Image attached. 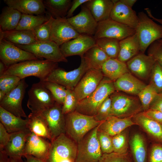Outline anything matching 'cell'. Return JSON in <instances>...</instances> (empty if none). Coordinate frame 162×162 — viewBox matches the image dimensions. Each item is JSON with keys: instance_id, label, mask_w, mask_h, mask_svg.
<instances>
[{"instance_id": "35", "label": "cell", "mask_w": 162, "mask_h": 162, "mask_svg": "<svg viewBox=\"0 0 162 162\" xmlns=\"http://www.w3.org/2000/svg\"><path fill=\"white\" fill-rule=\"evenodd\" d=\"M43 2L48 14L54 19L66 17L72 2L70 0H45Z\"/></svg>"}, {"instance_id": "15", "label": "cell", "mask_w": 162, "mask_h": 162, "mask_svg": "<svg viewBox=\"0 0 162 162\" xmlns=\"http://www.w3.org/2000/svg\"><path fill=\"white\" fill-rule=\"evenodd\" d=\"M62 106L56 102L52 106L41 113L47 124L51 141L61 134H65V117L62 113Z\"/></svg>"}, {"instance_id": "8", "label": "cell", "mask_w": 162, "mask_h": 162, "mask_svg": "<svg viewBox=\"0 0 162 162\" xmlns=\"http://www.w3.org/2000/svg\"><path fill=\"white\" fill-rule=\"evenodd\" d=\"M90 68L82 56L79 67L67 71L60 68L54 69L43 81L53 82L62 86L66 89L74 90L86 71Z\"/></svg>"}, {"instance_id": "43", "label": "cell", "mask_w": 162, "mask_h": 162, "mask_svg": "<svg viewBox=\"0 0 162 162\" xmlns=\"http://www.w3.org/2000/svg\"><path fill=\"white\" fill-rule=\"evenodd\" d=\"M149 80V83L158 93L162 92V68L156 61L152 68Z\"/></svg>"}, {"instance_id": "55", "label": "cell", "mask_w": 162, "mask_h": 162, "mask_svg": "<svg viewBox=\"0 0 162 162\" xmlns=\"http://www.w3.org/2000/svg\"><path fill=\"white\" fill-rule=\"evenodd\" d=\"M0 162H10L9 157L3 149H0Z\"/></svg>"}, {"instance_id": "21", "label": "cell", "mask_w": 162, "mask_h": 162, "mask_svg": "<svg viewBox=\"0 0 162 162\" xmlns=\"http://www.w3.org/2000/svg\"><path fill=\"white\" fill-rule=\"evenodd\" d=\"M51 145V142L49 140L31 132L26 140L24 156L31 155L46 161Z\"/></svg>"}, {"instance_id": "47", "label": "cell", "mask_w": 162, "mask_h": 162, "mask_svg": "<svg viewBox=\"0 0 162 162\" xmlns=\"http://www.w3.org/2000/svg\"><path fill=\"white\" fill-rule=\"evenodd\" d=\"M67 90V94L62 107V113L64 115L75 111L78 102L74 91Z\"/></svg>"}, {"instance_id": "37", "label": "cell", "mask_w": 162, "mask_h": 162, "mask_svg": "<svg viewBox=\"0 0 162 162\" xmlns=\"http://www.w3.org/2000/svg\"><path fill=\"white\" fill-rule=\"evenodd\" d=\"M50 16L49 14L34 15L22 14L15 30L34 31L39 25L48 21Z\"/></svg>"}, {"instance_id": "13", "label": "cell", "mask_w": 162, "mask_h": 162, "mask_svg": "<svg viewBox=\"0 0 162 162\" xmlns=\"http://www.w3.org/2000/svg\"><path fill=\"white\" fill-rule=\"evenodd\" d=\"M0 59L7 68L23 62L41 59L4 39L0 40Z\"/></svg>"}, {"instance_id": "34", "label": "cell", "mask_w": 162, "mask_h": 162, "mask_svg": "<svg viewBox=\"0 0 162 162\" xmlns=\"http://www.w3.org/2000/svg\"><path fill=\"white\" fill-rule=\"evenodd\" d=\"M28 127L36 135L51 141L50 131L46 122L41 114L31 112L27 117Z\"/></svg>"}, {"instance_id": "30", "label": "cell", "mask_w": 162, "mask_h": 162, "mask_svg": "<svg viewBox=\"0 0 162 162\" xmlns=\"http://www.w3.org/2000/svg\"><path fill=\"white\" fill-rule=\"evenodd\" d=\"M0 121L9 134L25 129L28 127L27 118L22 119L6 110L0 106Z\"/></svg>"}, {"instance_id": "28", "label": "cell", "mask_w": 162, "mask_h": 162, "mask_svg": "<svg viewBox=\"0 0 162 162\" xmlns=\"http://www.w3.org/2000/svg\"><path fill=\"white\" fill-rule=\"evenodd\" d=\"M119 46L117 59L124 63L140 52V44L136 32L133 35L120 41Z\"/></svg>"}, {"instance_id": "10", "label": "cell", "mask_w": 162, "mask_h": 162, "mask_svg": "<svg viewBox=\"0 0 162 162\" xmlns=\"http://www.w3.org/2000/svg\"><path fill=\"white\" fill-rule=\"evenodd\" d=\"M15 45L41 59L44 58L56 63L68 62L66 58L62 53L60 46L52 41H38L28 45Z\"/></svg>"}, {"instance_id": "53", "label": "cell", "mask_w": 162, "mask_h": 162, "mask_svg": "<svg viewBox=\"0 0 162 162\" xmlns=\"http://www.w3.org/2000/svg\"><path fill=\"white\" fill-rule=\"evenodd\" d=\"M149 109L157 110L162 112V92L158 94L151 104Z\"/></svg>"}, {"instance_id": "23", "label": "cell", "mask_w": 162, "mask_h": 162, "mask_svg": "<svg viewBox=\"0 0 162 162\" xmlns=\"http://www.w3.org/2000/svg\"><path fill=\"white\" fill-rule=\"evenodd\" d=\"M116 91L137 95L146 85L130 72L127 73L114 82Z\"/></svg>"}, {"instance_id": "11", "label": "cell", "mask_w": 162, "mask_h": 162, "mask_svg": "<svg viewBox=\"0 0 162 162\" xmlns=\"http://www.w3.org/2000/svg\"><path fill=\"white\" fill-rule=\"evenodd\" d=\"M135 32V29L110 18L98 22L93 37L95 40L102 38H108L120 41L133 35Z\"/></svg>"}, {"instance_id": "32", "label": "cell", "mask_w": 162, "mask_h": 162, "mask_svg": "<svg viewBox=\"0 0 162 162\" xmlns=\"http://www.w3.org/2000/svg\"><path fill=\"white\" fill-rule=\"evenodd\" d=\"M104 75L114 82L124 74L129 72L126 63L117 58H109L101 69Z\"/></svg>"}, {"instance_id": "41", "label": "cell", "mask_w": 162, "mask_h": 162, "mask_svg": "<svg viewBox=\"0 0 162 162\" xmlns=\"http://www.w3.org/2000/svg\"><path fill=\"white\" fill-rule=\"evenodd\" d=\"M127 129L112 137L113 152L118 153L128 152L129 141Z\"/></svg>"}, {"instance_id": "17", "label": "cell", "mask_w": 162, "mask_h": 162, "mask_svg": "<svg viewBox=\"0 0 162 162\" xmlns=\"http://www.w3.org/2000/svg\"><path fill=\"white\" fill-rule=\"evenodd\" d=\"M67 19L69 22L80 34L92 36L94 35L98 22L84 4L82 5L81 10L77 14Z\"/></svg>"}, {"instance_id": "45", "label": "cell", "mask_w": 162, "mask_h": 162, "mask_svg": "<svg viewBox=\"0 0 162 162\" xmlns=\"http://www.w3.org/2000/svg\"><path fill=\"white\" fill-rule=\"evenodd\" d=\"M98 162H134L131 155L128 152L118 153L112 152L103 154Z\"/></svg>"}, {"instance_id": "9", "label": "cell", "mask_w": 162, "mask_h": 162, "mask_svg": "<svg viewBox=\"0 0 162 162\" xmlns=\"http://www.w3.org/2000/svg\"><path fill=\"white\" fill-rule=\"evenodd\" d=\"M28 94L27 106L32 113L40 114L56 102L51 92L40 81L32 85Z\"/></svg>"}, {"instance_id": "2", "label": "cell", "mask_w": 162, "mask_h": 162, "mask_svg": "<svg viewBox=\"0 0 162 162\" xmlns=\"http://www.w3.org/2000/svg\"><path fill=\"white\" fill-rule=\"evenodd\" d=\"M115 91L114 81L104 76L93 93L77 102L75 110L84 115L94 116L103 101Z\"/></svg>"}, {"instance_id": "14", "label": "cell", "mask_w": 162, "mask_h": 162, "mask_svg": "<svg viewBox=\"0 0 162 162\" xmlns=\"http://www.w3.org/2000/svg\"><path fill=\"white\" fill-rule=\"evenodd\" d=\"M101 70L90 68L74 90L78 101L87 97L97 88L104 77Z\"/></svg>"}, {"instance_id": "44", "label": "cell", "mask_w": 162, "mask_h": 162, "mask_svg": "<svg viewBox=\"0 0 162 162\" xmlns=\"http://www.w3.org/2000/svg\"><path fill=\"white\" fill-rule=\"evenodd\" d=\"M21 80L19 77L13 76H0V91L6 94L15 88Z\"/></svg>"}, {"instance_id": "31", "label": "cell", "mask_w": 162, "mask_h": 162, "mask_svg": "<svg viewBox=\"0 0 162 162\" xmlns=\"http://www.w3.org/2000/svg\"><path fill=\"white\" fill-rule=\"evenodd\" d=\"M129 143L134 162H148L146 144L143 136L139 133H134Z\"/></svg>"}, {"instance_id": "12", "label": "cell", "mask_w": 162, "mask_h": 162, "mask_svg": "<svg viewBox=\"0 0 162 162\" xmlns=\"http://www.w3.org/2000/svg\"><path fill=\"white\" fill-rule=\"evenodd\" d=\"M28 86L25 79H21L17 86L5 94L0 101V106L15 116L27 117L22 106V101Z\"/></svg>"}, {"instance_id": "5", "label": "cell", "mask_w": 162, "mask_h": 162, "mask_svg": "<svg viewBox=\"0 0 162 162\" xmlns=\"http://www.w3.org/2000/svg\"><path fill=\"white\" fill-rule=\"evenodd\" d=\"M138 26L135 29L140 44V52L145 53L154 42L162 39V26L153 21L144 12L138 14Z\"/></svg>"}, {"instance_id": "49", "label": "cell", "mask_w": 162, "mask_h": 162, "mask_svg": "<svg viewBox=\"0 0 162 162\" xmlns=\"http://www.w3.org/2000/svg\"><path fill=\"white\" fill-rule=\"evenodd\" d=\"M148 55L152 56L162 68V44L157 40L148 47Z\"/></svg>"}, {"instance_id": "39", "label": "cell", "mask_w": 162, "mask_h": 162, "mask_svg": "<svg viewBox=\"0 0 162 162\" xmlns=\"http://www.w3.org/2000/svg\"><path fill=\"white\" fill-rule=\"evenodd\" d=\"M158 93L154 88L149 83L138 94L137 96L144 112L149 109L151 104Z\"/></svg>"}, {"instance_id": "4", "label": "cell", "mask_w": 162, "mask_h": 162, "mask_svg": "<svg viewBox=\"0 0 162 162\" xmlns=\"http://www.w3.org/2000/svg\"><path fill=\"white\" fill-rule=\"evenodd\" d=\"M111 116L119 118L132 117L143 112L138 96L115 92L110 95Z\"/></svg>"}, {"instance_id": "50", "label": "cell", "mask_w": 162, "mask_h": 162, "mask_svg": "<svg viewBox=\"0 0 162 162\" xmlns=\"http://www.w3.org/2000/svg\"><path fill=\"white\" fill-rule=\"evenodd\" d=\"M148 162H162V143L152 145L148 156Z\"/></svg>"}, {"instance_id": "58", "label": "cell", "mask_w": 162, "mask_h": 162, "mask_svg": "<svg viewBox=\"0 0 162 162\" xmlns=\"http://www.w3.org/2000/svg\"><path fill=\"white\" fill-rule=\"evenodd\" d=\"M120 1L127 6L132 8L137 1L136 0H120Z\"/></svg>"}, {"instance_id": "1", "label": "cell", "mask_w": 162, "mask_h": 162, "mask_svg": "<svg viewBox=\"0 0 162 162\" xmlns=\"http://www.w3.org/2000/svg\"><path fill=\"white\" fill-rule=\"evenodd\" d=\"M58 66V63L46 59L26 61L10 66L0 76H13L21 80L34 76L43 81Z\"/></svg>"}, {"instance_id": "19", "label": "cell", "mask_w": 162, "mask_h": 162, "mask_svg": "<svg viewBox=\"0 0 162 162\" xmlns=\"http://www.w3.org/2000/svg\"><path fill=\"white\" fill-rule=\"evenodd\" d=\"M96 45V40L93 37L82 34L64 43L60 47L66 58L75 55H79L81 57L89 49Z\"/></svg>"}, {"instance_id": "59", "label": "cell", "mask_w": 162, "mask_h": 162, "mask_svg": "<svg viewBox=\"0 0 162 162\" xmlns=\"http://www.w3.org/2000/svg\"><path fill=\"white\" fill-rule=\"evenodd\" d=\"M7 68L4 64L1 61H0V76L2 75Z\"/></svg>"}, {"instance_id": "29", "label": "cell", "mask_w": 162, "mask_h": 162, "mask_svg": "<svg viewBox=\"0 0 162 162\" xmlns=\"http://www.w3.org/2000/svg\"><path fill=\"white\" fill-rule=\"evenodd\" d=\"M2 39L18 45H28L38 41L33 31L15 29L4 32L0 29V40Z\"/></svg>"}, {"instance_id": "26", "label": "cell", "mask_w": 162, "mask_h": 162, "mask_svg": "<svg viewBox=\"0 0 162 162\" xmlns=\"http://www.w3.org/2000/svg\"><path fill=\"white\" fill-rule=\"evenodd\" d=\"M135 124L132 117L121 118L111 116L100 123L98 130L112 137Z\"/></svg>"}, {"instance_id": "25", "label": "cell", "mask_w": 162, "mask_h": 162, "mask_svg": "<svg viewBox=\"0 0 162 162\" xmlns=\"http://www.w3.org/2000/svg\"><path fill=\"white\" fill-rule=\"evenodd\" d=\"M135 124L158 143L162 144V124L150 118L143 112L132 117Z\"/></svg>"}, {"instance_id": "42", "label": "cell", "mask_w": 162, "mask_h": 162, "mask_svg": "<svg viewBox=\"0 0 162 162\" xmlns=\"http://www.w3.org/2000/svg\"><path fill=\"white\" fill-rule=\"evenodd\" d=\"M54 18L50 16L49 20L40 25L33 31L38 41H49L50 40L51 26Z\"/></svg>"}, {"instance_id": "36", "label": "cell", "mask_w": 162, "mask_h": 162, "mask_svg": "<svg viewBox=\"0 0 162 162\" xmlns=\"http://www.w3.org/2000/svg\"><path fill=\"white\" fill-rule=\"evenodd\" d=\"M83 56L90 68L101 70L104 63L110 58L96 45L89 49Z\"/></svg>"}, {"instance_id": "40", "label": "cell", "mask_w": 162, "mask_h": 162, "mask_svg": "<svg viewBox=\"0 0 162 162\" xmlns=\"http://www.w3.org/2000/svg\"><path fill=\"white\" fill-rule=\"evenodd\" d=\"M40 81L51 92L56 102L62 105L67 94V89L62 86L53 82Z\"/></svg>"}, {"instance_id": "7", "label": "cell", "mask_w": 162, "mask_h": 162, "mask_svg": "<svg viewBox=\"0 0 162 162\" xmlns=\"http://www.w3.org/2000/svg\"><path fill=\"white\" fill-rule=\"evenodd\" d=\"M98 125L88 132L77 144L75 162L99 161L103 154L97 136Z\"/></svg>"}, {"instance_id": "27", "label": "cell", "mask_w": 162, "mask_h": 162, "mask_svg": "<svg viewBox=\"0 0 162 162\" xmlns=\"http://www.w3.org/2000/svg\"><path fill=\"white\" fill-rule=\"evenodd\" d=\"M83 4L99 22L110 18L114 3L110 0H89Z\"/></svg>"}, {"instance_id": "22", "label": "cell", "mask_w": 162, "mask_h": 162, "mask_svg": "<svg viewBox=\"0 0 162 162\" xmlns=\"http://www.w3.org/2000/svg\"><path fill=\"white\" fill-rule=\"evenodd\" d=\"M31 132L27 128L10 134L9 140L3 149L9 157H24L26 140Z\"/></svg>"}, {"instance_id": "16", "label": "cell", "mask_w": 162, "mask_h": 162, "mask_svg": "<svg viewBox=\"0 0 162 162\" xmlns=\"http://www.w3.org/2000/svg\"><path fill=\"white\" fill-rule=\"evenodd\" d=\"M80 35L69 22L66 17L54 19L52 23L50 40L60 46Z\"/></svg>"}, {"instance_id": "52", "label": "cell", "mask_w": 162, "mask_h": 162, "mask_svg": "<svg viewBox=\"0 0 162 162\" xmlns=\"http://www.w3.org/2000/svg\"><path fill=\"white\" fill-rule=\"evenodd\" d=\"M146 115L152 119L162 124V112L160 111L149 109L143 111Z\"/></svg>"}, {"instance_id": "48", "label": "cell", "mask_w": 162, "mask_h": 162, "mask_svg": "<svg viewBox=\"0 0 162 162\" xmlns=\"http://www.w3.org/2000/svg\"><path fill=\"white\" fill-rule=\"evenodd\" d=\"M97 136L103 154H108L113 152L112 136L98 129Z\"/></svg>"}, {"instance_id": "18", "label": "cell", "mask_w": 162, "mask_h": 162, "mask_svg": "<svg viewBox=\"0 0 162 162\" xmlns=\"http://www.w3.org/2000/svg\"><path fill=\"white\" fill-rule=\"evenodd\" d=\"M156 62L152 56L140 52L126 62L130 72L139 79H149L152 68Z\"/></svg>"}, {"instance_id": "38", "label": "cell", "mask_w": 162, "mask_h": 162, "mask_svg": "<svg viewBox=\"0 0 162 162\" xmlns=\"http://www.w3.org/2000/svg\"><path fill=\"white\" fill-rule=\"evenodd\" d=\"M119 41L114 39L102 38L96 40V44L110 58H117L120 50Z\"/></svg>"}, {"instance_id": "33", "label": "cell", "mask_w": 162, "mask_h": 162, "mask_svg": "<svg viewBox=\"0 0 162 162\" xmlns=\"http://www.w3.org/2000/svg\"><path fill=\"white\" fill-rule=\"evenodd\" d=\"M22 14L17 10L8 6L4 7L0 16V29L4 32L15 29Z\"/></svg>"}, {"instance_id": "6", "label": "cell", "mask_w": 162, "mask_h": 162, "mask_svg": "<svg viewBox=\"0 0 162 162\" xmlns=\"http://www.w3.org/2000/svg\"><path fill=\"white\" fill-rule=\"evenodd\" d=\"M77 143L65 134H62L51 142L46 162H63L71 160L75 161Z\"/></svg>"}, {"instance_id": "57", "label": "cell", "mask_w": 162, "mask_h": 162, "mask_svg": "<svg viewBox=\"0 0 162 162\" xmlns=\"http://www.w3.org/2000/svg\"><path fill=\"white\" fill-rule=\"evenodd\" d=\"M146 12L148 16L152 19L153 20H155V21L160 23L161 25L162 26V19H160L154 17L152 14L151 11L148 8H146L145 9Z\"/></svg>"}, {"instance_id": "54", "label": "cell", "mask_w": 162, "mask_h": 162, "mask_svg": "<svg viewBox=\"0 0 162 162\" xmlns=\"http://www.w3.org/2000/svg\"><path fill=\"white\" fill-rule=\"evenodd\" d=\"M89 0H74L72 1L70 8L68 10L66 16L68 18L73 16V14L75 10L80 6Z\"/></svg>"}, {"instance_id": "61", "label": "cell", "mask_w": 162, "mask_h": 162, "mask_svg": "<svg viewBox=\"0 0 162 162\" xmlns=\"http://www.w3.org/2000/svg\"><path fill=\"white\" fill-rule=\"evenodd\" d=\"M5 95V94L4 93L0 91V101L3 99Z\"/></svg>"}, {"instance_id": "51", "label": "cell", "mask_w": 162, "mask_h": 162, "mask_svg": "<svg viewBox=\"0 0 162 162\" xmlns=\"http://www.w3.org/2000/svg\"><path fill=\"white\" fill-rule=\"evenodd\" d=\"M9 133L0 122V149H3L8 142L10 137Z\"/></svg>"}, {"instance_id": "46", "label": "cell", "mask_w": 162, "mask_h": 162, "mask_svg": "<svg viewBox=\"0 0 162 162\" xmlns=\"http://www.w3.org/2000/svg\"><path fill=\"white\" fill-rule=\"evenodd\" d=\"M111 116V99L110 96L102 103L94 117L97 121L102 122Z\"/></svg>"}, {"instance_id": "62", "label": "cell", "mask_w": 162, "mask_h": 162, "mask_svg": "<svg viewBox=\"0 0 162 162\" xmlns=\"http://www.w3.org/2000/svg\"><path fill=\"white\" fill-rule=\"evenodd\" d=\"M157 41L162 44V39L158 40Z\"/></svg>"}, {"instance_id": "20", "label": "cell", "mask_w": 162, "mask_h": 162, "mask_svg": "<svg viewBox=\"0 0 162 162\" xmlns=\"http://www.w3.org/2000/svg\"><path fill=\"white\" fill-rule=\"evenodd\" d=\"M112 1L114 4L110 18L135 30L138 26L139 20L135 11L123 4L120 0Z\"/></svg>"}, {"instance_id": "3", "label": "cell", "mask_w": 162, "mask_h": 162, "mask_svg": "<svg viewBox=\"0 0 162 162\" xmlns=\"http://www.w3.org/2000/svg\"><path fill=\"white\" fill-rule=\"evenodd\" d=\"M64 115L65 134L77 144L101 122L96 120L94 116L84 115L75 110Z\"/></svg>"}, {"instance_id": "24", "label": "cell", "mask_w": 162, "mask_h": 162, "mask_svg": "<svg viewBox=\"0 0 162 162\" xmlns=\"http://www.w3.org/2000/svg\"><path fill=\"white\" fill-rule=\"evenodd\" d=\"M42 0H4L7 5L22 14L41 15L46 12Z\"/></svg>"}, {"instance_id": "56", "label": "cell", "mask_w": 162, "mask_h": 162, "mask_svg": "<svg viewBox=\"0 0 162 162\" xmlns=\"http://www.w3.org/2000/svg\"><path fill=\"white\" fill-rule=\"evenodd\" d=\"M24 157L26 159V162H46V161L39 159L31 155H26Z\"/></svg>"}, {"instance_id": "60", "label": "cell", "mask_w": 162, "mask_h": 162, "mask_svg": "<svg viewBox=\"0 0 162 162\" xmlns=\"http://www.w3.org/2000/svg\"><path fill=\"white\" fill-rule=\"evenodd\" d=\"M10 162H24L22 157H9Z\"/></svg>"}]
</instances>
